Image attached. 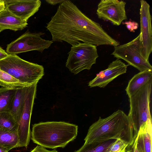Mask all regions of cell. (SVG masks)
<instances>
[{
  "mask_svg": "<svg viewBox=\"0 0 152 152\" xmlns=\"http://www.w3.org/2000/svg\"><path fill=\"white\" fill-rule=\"evenodd\" d=\"M140 31L139 34L141 46V52L143 57L148 61L152 51V17L150 6L145 1H140Z\"/></svg>",
  "mask_w": 152,
  "mask_h": 152,
  "instance_id": "obj_11",
  "label": "cell"
},
{
  "mask_svg": "<svg viewBox=\"0 0 152 152\" xmlns=\"http://www.w3.org/2000/svg\"><path fill=\"white\" fill-rule=\"evenodd\" d=\"M5 7L11 13L28 21L39 10L41 4L39 0H4Z\"/></svg>",
  "mask_w": 152,
  "mask_h": 152,
  "instance_id": "obj_13",
  "label": "cell"
},
{
  "mask_svg": "<svg viewBox=\"0 0 152 152\" xmlns=\"http://www.w3.org/2000/svg\"><path fill=\"white\" fill-rule=\"evenodd\" d=\"M120 139L132 145L134 140L132 122L128 115L118 110L109 116L98 120L89 127L85 143Z\"/></svg>",
  "mask_w": 152,
  "mask_h": 152,
  "instance_id": "obj_2",
  "label": "cell"
},
{
  "mask_svg": "<svg viewBox=\"0 0 152 152\" xmlns=\"http://www.w3.org/2000/svg\"><path fill=\"white\" fill-rule=\"evenodd\" d=\"M19 139L17 131L10 132L0 127V146L9 151L18 147Z\"/></svg>",
  "mask_w": 152,
  "mask_h": 152,
  "instance_id": "obj_20",
  "label": "cell"
},
{
  "mask_svg": "<svg viewBox=\"0 0 152 152\" xmlns=\"http://www.w3.org/2000/svg\"><path fill=\"white\" fill-rule=\"evenodd\" d=\"M128 65L117 58L109 65L107 69L97 74L96 77L89 82L88 86L90 88L105 87L115 78L126 73Z\"/></svg>",
  "mask_w": 152,
  "mask_h": 152,
  "instance_id": "obj_12",
  "label": "cell"
},
{
  "mask_svg": "<svg viewBox=\"0 0 152 152\" xmlns=\"http://www.w3.org/2000/svg\"><path fill=\"white\" fill-rule=\"evenodd\" d=\"M9 151L6 148L0 146V152H8Z\"/></svg>",
  "mask_w": 152,
  "mask_h": 152,
  "instance_id": "obj_30",
  "label": "cell"
},
{
  "mask_svg": "<svg viewBox=\"0 0 152 152\" xmlns=\"http://www.w3.org/2000/svg\"><path fill=\"white\" fill-rule=\"evenodd\" d=\"M111 55L117 59L124 60L140 72L147 70L152 71V66L149 61L147 60L142 54L139 34L126 43L114 46Z\"/></svg>",
  "mask_w": 152,
  "mask_h": 152,
  "instance_id": "obj_7",
  "label": "cell"
},
{
  "mask_svg": "<svg viewBox=\"0 0 152 152\" xmlns=\"http://www.w3.org/2000/svg\"><path fill=\"white\" fill-rule=\"evenodd\" d=\"M17 88H0V113L10 112Z\"/></svg>",
  "mask_w": 152,
  "mask_h": 152,
  "instance_id": "obj_18",
  "label": "cell"
},
{
  "mask_svg": "<svg viewBox=\"0 0 152 152\" xmlns=\"http://www.w3.org/2000/svg\"><path fill=\"white\" fill-rule=\"evenodd\" d=\"M66 66L75 75L84 70H89L99 57L96 46L80 42L71 47Z\"/></svg>",
  "mask_w": 152,
  "mask_h": 152,
  "instance_id": "obj_6",
  "label": "cell"
},
{
  "mask_svg": "<svg viewBox=\"0 0 152 152\" xmlns=\"http://www.w3.org/2000/svg\"><path fill=\"white\" fill-rule=\"evenodd\" d=\"M128 146L129 144L127 142L117 139L110 147L107 152H126Z\"/></svg>",
  "mask_w": 152,
  "mask_h": 152,
  "instance_id": "obj_23",
  "label": "cell"
},
{
  "mask_svg": "<svg viewBox=\"0 0 152 152\" xmlns=\"http://www.w3.org/2000/svg\"><path fill=\"white\" fill-rule=\"evenodd\" d=\"M123 24L126 25L127 28L131 32H134L135 30L138 28L139 25L137 22L129 20L123 22Z\"/></svg>",
  "mask_w": 152,
  "mask_h": 152,
  "instance_id": "obj_24",
  "label": "cell"
},
{
  "mask_svg": "<svg viewBox=\"0 0 152 152\" xmlns=\"http://www.w3.org/2000/svg\"><path fill=\"white\" fill-rule=\"evenodd\" d=\"M18 125L10 112L0 113V127L10 132L17 131Z\"/></svg>",
  "mask_w": 152,
  "mask_h": 152,
  "instance_id": "obj_22",
  "label": "cell"
},
{
  "mask_svg": "<svg viewBox=\"0 0 152 152\" xmlns=\"http://www.w3.org/2000/svg\"><path fill=\"white\" fill-rule=\"evenodd\" d=\"M29 86L17 88L10 113L18 125L24 108L26 96Z\"/></svg>",
  "mask_w": 152,
  "mask_h": 152,
  "instance_id": "obj_16",
  "label": "cell"
},
{
  "mask_svg": "<svg viewBox=\"0 0 152 152\" xmlns=\"http://www.w3.org/2000/svg\"><path fill=\"white\" fill-rule=\"evenodd\" d=\"M44 34L27 31L7 45L6 51L8 54L15 55L32 50L42 53L53 42L52 40L42 39L41 36Z\"/></svg>",
  "mask_w": 152,
  "mask_h": 152,
  "instance_id": "obj_8",
  "label": "cell"
},
{
  "mask_svg": "<svg viewBox=\"0 0 152 152\" xmlns=\"http://www.w3.org/2000/svg\"><path fill=\"white\" fill-rule=\"evenodd\" d=\"M126 4L123 0H101L98 4L96 14L100 19L109 21L114 25L119 26L127 19Z\"/></svg>",
  "mask_w": 152,
  "mask_h": 152,
  "instance_id": "obj_10",
  "label": "cell"
},
{
  "mask_svg": "<svg viewBox=\"0 0 152 152\" xmlns=\"http://www.w3.org/2000/svg\"><path fill=\"white\" fill-rule=\"evenodd\" d=\"M0 69L28 86L38 83L44 74L42 66L26 61L15 54H8L0 60Z\"/></svg>",
  "mask_w": 152,
  "mask_h": 152,
  "instance_id": "obj_5",
  "label": "cell"
},
{
  "mask_svg": "<svg viewBox=\"0 0 152 152\" xmlns=\"http://www.w3.org/2000/svg\"><path fill=\"white\" fill-rule=\"evenodd\" d=\"M27 21L14 15L5 7L0 12V33L6 29L22 30L27 26Z\"/></svg>",
  "mask_w": 152,
  "mask_h": 152,
  "instance_id": "obj_14",
  "label": "cell"
},
{
  "mask_svg": "<svg viewBox=\"0 0 152 152\" xmlns=\"http://www.w3.org/2000/svg\"><path fill=\"white\" fill-rule=\"evenodd\" d=\"M8 54L0 46V60L6 57Z\"/></svg>",
  "mask_w": 152,
  "mask_h": 152,
  "instance_id": "obj_27",
  "label": "cell"
},
{
  "mask_svg": "<svg viewBox=\"0 0 152 152\" xmlns=\"http://www.w3.org/2000/svg\"><path fill=\"white\" fill-rule=\"evenodd\" d=\"M114 139L84 143L78 150L74 152H107L111 145L116 140Z\"/></svg>",
  "mask_w": 152,
  "mask_h": 152,
  "instance_id": "obj_19",
  "label": "cell"
},
{
  "mask_svg": "<svg viewBox=\"0 0 152 152\" xmlns=\"http://www.w3.org/2000/svg\"><path fill=\"white\" fill-rule=\"evenodd\" d=\"M37 83H36L29 87L26 94L24 108L17 130L19 139L18 147L27 148L30 141V120L36 95Z\"/></svg>",
  "mask_w": 152,
  "mask_h": 152,
  "instance_id": "obj_9",
  "label": "cell"
},
{
  "mask_svg": "<svg viewBox=\"0 0 152 152\" xmlns=\"http://www.w3.org/2000/svg\"><path fill=\"white\" fill-rule=\"evenodd\" d=\"M126 152H132L131 150H128Z\"/></svg>",
  "mask_w": 152,
  "mask_h": 152,
  "instance_id": "obj_31",
  "label": "cell"
},
{
  "mask_svg": "<svg viewBox=\"0 0 152 152\" xmlns=\"http://www.w3.org/2000/svg\"><path fill=\"white\" fill-rule=\"evenodd\" d=\"M5 8L4 0H0V12L3 10Z\"/></svg>",
  "mask_w": 152,
  "mask_h": 152,
  "instance_id": "obj_28",
  "label": "cell"
},
{
  "mask_svg": "<svg viewBox=\"0 0 152 152\" xmlns=\"http://www.w3.org/2000/svg\"><path fill=\"white\" fill-rule=\"evenodd\" d=\"M30 152H58L55 149L52 151L47 149L46 148L40 145H37Z\"/></svg>",
  "mask_w": 152,
  "mask_h": 152,
  "instance_id": "obj_25",
  "label": "cell"
},
{
  "mask_svg": "<svg viewBox=\"0 0 152 152\" xmlns=\"http://www.w3.org/2000/svg\"><path fill=\"white\" fill-rule=\"evenodd\" d=\"M152 124L141 128L134 140L138 152H151Z\"/></svg>",
  "mask_w": 152,
  "mask_h": 152,
  "instance_id": "obj_15",
  "label": "cell"
},
{
  "mask_svg": "<svg viewBox=\"0 0 152 152\" xmlns=\"http://www.w3.org/2000/svg\"><path fill=\"white\" fill-rule=\"evenodd\" d=\"M46 27L53 42L64 41L72 46L80 41L96 46L119 45L100 24L86 16L69 0L60 4Z\"/></svg>",
  "mask_w": 152,
  "mask_h": 152,
  "instance_id": "obj_1",
  "label": "cell"
},
{
  "mask_svg": "<svg viewBox=\"0 0 152 152\" xmlns=\"http://www.w3.org/2000/svg\"><path fill=\"white\" fill-rule=\"evenodd\" d=\"M0 86L8 88L29 86L0 69Z\"/></svg>",
  "mask_w": 152,
  "mask_h": 152,
  "instance_id": "obj_21",
  "label": "cell"
},
{
  "mask_svg": "<svg viewBox=\"0 0 152 152\" xmlns=\"http://www.w3.org/2000/svg\"><path fill=\"white\" fill-rule=\"evenodd\" d=\"M65 0H45L48 3L52 5H55L58 4H61L64 2Z\"/></svg>",
  "mask_w": 152,
  "mask_h": 152,
  "instance_id": "obj_26",
  "label": "cell"
},
{
  "mask_svg": "<svg viewBox=\"0 0 152 152\" xmlns=\"http://www.w3.org/2000/svg\"><path fill=\"white\" fill-rule=\"evenodd\" d=\"M152 80L129 97L128 115L133 126L134 140L140 128L152 123L150 104Z\"/></svg>",
  "mask_w": 152,
  "mask_h": 152,
  "instance_id": "obj_4",
  "label": "cell"
},
{
  "mask_svg": "<svg viewBox=\"0 0 152 152\" xmlns=\"http://www.w3.org/2000/svg\"><path fill=\"white\" fill-rule=\"evenodd\" d=\"M151 80L152 71L145 70L135 75L129 81L125 89L127 94L130 96Z\"/></svg>",
  "mask_w": 152,
  "mask_h": 152,
  "instance_id": "obj_17",
  "label": "cell"
},
{
  "mask_svg": "<svg viewBox=\"0 0 152 152\" xmlns=\"http://www.w3.org/2000/svg\"><path fill=\"white\" fill-rule=\"evenodd\" d=\"M131 150L132 152H138L136 147V142L134 141L132 145V149Z\"/></svg>",
  "mask_w": 152,
  "mask_h": 152,
  "instance_id": "obj_29",
  "label": "cell"
},
{
  "mask_svg": "<svg viewBox=\"0 0 152 152\" xmlns=\"http://www.w3.org/2000/svg\"><path fill=\"white\" fill-rule=\"evenodd\" d=\"M78 129L77 125L64 121L40 122L33 125L31 138L45 148H64L76 138Z\"/></svg>",
  "mask_w": 152,
  "mask_h": 152,
  "instance_id": "obj_3",
  "label": "cell"
}]
</instances>
